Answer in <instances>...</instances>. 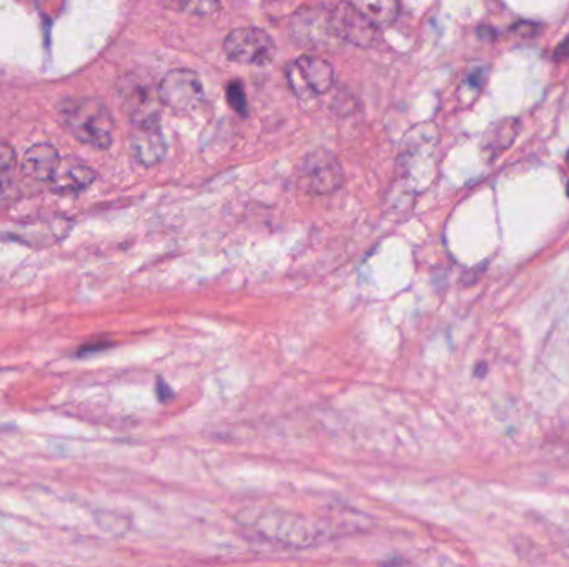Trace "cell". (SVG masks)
Listing matches in <instances>:
<instances>
[{"label":"cell","mask_w":569,"mask_h":567,"mask_svg":"<svg viewBox=\"0 0 569 567\" xmlns=\"http://www.w3.org/2000/svg\"><path fill=\"white\" fill-rule=\"evenodd\" d=\"M237 521L263 540L298 550L313 546L323 538L322 529L316 522L275 507H248L237 516Z\"/></svg>","instance_id":"cell-1"},{"label":"cell","mask_w":569,"mask_h":567,"mask_svg":"<svg viewBox=\"0 0 569 567\" xmlns=\"http://www.w3.org/2000/svg\"><path fill=\"white\" fill-rule=\"evenodd\" d=\"M64 127L82 144L107 150L113 144V116L106 103L92 97H69L59 103Z\"/></svg>","instance_id":"cell-2"},{"label":"cell","mask_w":569,"mask_h":567,"mask_svg":"<svg viewBox=\"0 0 569 567\" xmlns=\"http://www.w3.org/2000/svg\"><path fill=\"white\" fill-rule=\"evenodd\" d=\"M290 36L295 44L308 49H332L345 42L339 34L335 12L323 9H304L290 22Z\"/></svg>","instance_id":"cell-3"},{"label":"cell","mask_w":569,"mask_h":567,"mask_svg":"<svg viewBox=\"0 0 569 567\" xmlns=\"http://www.w3.org/2000/svg\"><path fill=\"white\" fill-rule=\"evenodd\" d=\"M226 57L231 61L250 67H265L275 59V40L262 28H235L223 42Z\"/></svg>","instance_id":"cell-4"},{"label":"cell","mask_w":569,"mask_h":567,"mask_svg":"<svg viewBox=\"0 0 569 567\" xmlns=\"http://www.w3.org/2000/svg\"><path fill=\"white\" fill-rule=\"evenodd\" d=\"M287 81L295 96L311 99L329 93L335 82V71L323 57L301 56L287 69Z\"/></svg>","instance_id":"cell-5"},{"label":"cell","mask_w":569,"mask_h":567,"mask_svg":"<svg viewBox=\"0 0 569 567\" xmlns=\"http://www.w3.org/2000/svg\"><path fill=\"white\" fill-rule=\"evenodd\" d=\"M159 100L177 112L197 109L203 102L206 90L197 72L190 69H174L160 82Z\"/></svg>","instance_id":"cell-6"},{"label":"cell","mask_w":569,"mask_h":567,"mask_svg":"<svg viewBox=\"0 0 569 567\" xmlns=\"http://www.w3.org/2000/svg\"><path fill=\"white\" fill-rule=\"evenodd\" d=\"M301 178L308 190L317 195H329L344 184V169L338 159L326 150L310 153L301 163Z\"/></svg>","instance_id":"cell-7"},{"label":"cell","mask_w":569,"mask_h":567,"mask_svg":"<svg viewBox=\"0 0 569 567\" xmlns=\"http://www.w3.org/2000/svg\"><path fill=\"white\" fill-rule=\"evenodd\" d=\"M131 152L137 163L144 167H153L162 162L166 152V144L159 116L149 119V121L135 122L131 137Z\"/></svg>","instance_id":"cell-8"},{"label":"cell","mask_w":569,"mask_h":567,"mask_svg":"<svg viewBox=\"0 0 569 567\" xmlns=\"http://www.w3.org/2000/svg\"><path fill=\"white\" fill-rule=\"evenodd\" d=\"M71 223L64 219L39 220L36 223H24L9 233L12 241L30 247L42 248L62 241L67 236Z\"/></svg>","instance_id":"cell-9"},{"label":"cell","mask_w":569,"mask_h":567,"mask_svg":"<svg viewBox=\"0 0 569 567\" xmlns=\"http://www.w3.org/2000/svg\"><path fill=\"white\" fill-rule=\"evenodd\" d=\"M61 165L62 159L55 147L49 144H37L25 152L24 160H22V172L33 181L50 184Z\"/></svg>","instance_id":"cell-10"},{"label":"cell","mask_w":569,"mask_h":567,"mask_svg":"<svg viewBox=\"0 0 569 567\" xmlns=\"http://www.w3.org/2000/svg\"><path fill=\"white\" fill-rule=\"evenodd\" d=\"M121 94L132 124L159 116L156 106H153L152 94L141 82L135 81V78L122 82Z\"/></svg>","instance_id":"cell-11"},{"label":"cell","mask_w":569,"mask_h":567,"mask_svg":"<svg viewBox=\"0 0 569 567\" xmlns=\"http://www.w3.org/2000/svg\"><path fill=\"white\" fill-rule=\"evenodd\" d=\"M96 182V172L81 162H62L55 176L50 181V187L55 194L74 195L84 192Z\"/></svg>","instance_id":"cell-12"},{"label":"cell","mask_w":569,"mask_h":567,"mask_svg":"<svg viewBox=\"0 0 569 567\" xmlns=\"http://www.w3.org/2000/svg\"><path fill=\"white\" fill-rule=\"evenodd\" d=\"M350 5L379 28L392 24L398 15V0H350Z\"/></svg>","instance_id":"cell-13"},{"label":"cell","mask_w":569,"mask_h":567,"mask_svg":"<svg viewBox=\"0 0 569 567\" xmlns=\"http://www.w3.org/2000/svg\"><path fill=\"white\" fill-rule=\"evenodd\" d=\"M17 170V156L14 148L8 144H0V200L11 192Z\"/></svg>","instance_id":"cell-14"},{"label":"cell","mask_w":569,"mask_h":567,"mask_svg":"<svg viewBox=\"0 0 569 567\" xmlns=\"http://www.w3.org/2000/svg\"><path fill=\"white\" fill-rule=\"evenodd\" d=\"M172 5L178 11L207 15L220 8V0H172Z\"/></svg>","instance_id":"cell-15"},{"label":"cell","mask_w":569,"mask_h":567,"mask_svg":"<svg viewBox=\"0 0 569 567\" xmlns=\"http://www.w3.org/2000/svg\"><path fill=\"white\" fill-rule=\"evenodd\" d=\"M226 96H228V102L237 112H247V97H245V90L240 82H232L228 85V90H226Z\"/></svg>","instance_id":"cell-16"},{"label":"cell","mask_w":569,"mask_h":567,"mask_svg":"<svg viewBox=\"0 0 569 567\" xmlns=\"http://www.w3.org/2000/svg\"><path fill=\"white\" fill-rule=\"evenodd\" d=\"M556 56L558 57H568L569 59V39L566 42L561 44L558 50H556Z\"/></svg>","instance_id":"cell-17"},{"label":"cell","mask_w":569,"mask_h":567,"mask_svg":"<svg viewBox=\"0 0 569 567\" xmlns=\"http://www.w3.org/2000/svg\"><path fill=\"white\" fill-rule=\"evenodd\" d=\"M568 195H569V187H568Z\"/></svg>","instance_id":"cell-18"},{"label":"cell","mask_w":569,"mask_h":567,"mask_svg":"<svg viewBox=\"0 0 569 567\" xmlns=\"http://www.w3.org/2000/svg\"><path fill=\"white\" fill-rule=\"evenodd\" d=\"M568 160H569V157H568Z\"/></svg>","instance_id":"cell-19"},{"label":"cell","mask_w":569,"mask_h":567,"mask_svg":"<svg viewBox=\"0 0 569 567\" xmlns=\"http://www.w3.org/2000/svg\"><path fill=\"white\" fill-rule=\"evenodd\" d=\"M568 553H569V551H568Z\"/></svg>","instance_id":"cell-20"}]
</instances>
